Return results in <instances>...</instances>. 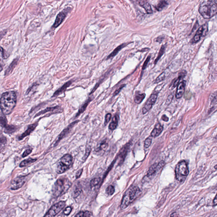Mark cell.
<instances>
[{
  "instance_id": "1",
  "label": "cell",
  "mask_w": 217,
  "mask_h": 217,
  "mask_svg": "<svg viewBox=\"0 0 217 217\" xmlns=\"http://www.w3.org/2000/svg\"><path fill=\"white\" fill-rule=\"evenodd\" d=\"M17 102V96L14 91H8L3 93L0 99V107L3 114L11 113Z\"/></svg>"
},
{
  "instance_id": "2",
  "label": "cell",
  "mask_w": 217,
  "mask_h": 217,
  "mask_svg": "<svg viewBox=\"0 0 217 217\" xmlns=\"http://www.w3.org/2000/svg\"><path fill=\"white\" fill-rule=\"evenodd\" d=\"M216 1H205L200 3L199 11L204 18L209 19L215 16L217 12Z\"/></svg>"
},
{
  "instance_id": "3",
  "label": "cell",
  "mask_w": 217,
  "mask_h": 217,
  "mask_svg": "<svg viewBox=\"0 0 217 217\" xmlns=\"http://www.w3.org/2000/svg\"><path fill=\"white\" fill-rule=\"evenodd\" d=\"M71 185V182L66 177H62L59 178L53 187L52 194L54 197L58 198L64 194Z\"/></svg>"
},
{
  "instance_id": "4",
  "label": "cell",
  "mask_w": 217,
  "mask_h": 217,
  "mask_svg": "<svg viewBox=\"0 0 217 217\" xmlns=\"http://www.w3.org/2000/svg\"><path fill=\"white\" fill-rule=\"evenodd\" d=\"M141 192L138 186H132L125 191L120 206L121 209L124 210L127 208L140 195Z\"/></svg>"
},
{
  "instance_id": "5",
  "label": "cell",
  "mask_w": 217,
  "mask_h": 217,
  "mask_svg": "<svg viewBox=\"0 0 217 217\" xmlns=\"http://www.w3.org/2000/svg\"><path fill=\"white\" fill-rule=\"evenodd\" d=\"M175 174L177 180L183 182L186 179L189 174L187 163L185 161L179 162L176 167Z\"/></svg>"
},
{
  "instance_id": "6",
  "label": "cell",
  "mask_w": 217,
  "mask_h": 217,
  "mask_svg": "<svg viewBox=\"0 0 217 217\" xmlns=\"http://www.w3.org/2000/svg\"><path fill=\"white\" fill-rule=\"evenodd\" d=\"M65 206V201L59 202L51 206L43 217H54L64 208Z\"/></svg>"
},
{
  "instance_id": "7",
  "label": "cell",
  "mask_w": 217,
  "mask_h": 217,
  "mask_svg": "<svg viewBox=\"0 0 217 217\" xmlns=\"http://www.w3.org/2000/svg\"><path fill=\"white\" fill-rule=\"evenodd\" d=\"M26 181V177L25 176L18 177L14 179L10 185V189L12 190H17L23 186Z\"/></svg>"
},
{
  "instance_id": "8",
  "label": "cell",
  "mask_w": 217,
  "mask_h": 217,
  "mask_svg": "<svg viewBox=\"0 0 217 217\" xmlns=\"http://www.w3.org/2000/svg\"><path fill=\"white\" fill-rule=\"evenodd\" d=\"M158 97V94L156 93H156L152 94L150 96L149 98L148 99L147 101L145 103L144 107L143 108L142 112L144 114L149 112V111L152 108L153 104H155V103L156 101V100H157Z\"/></svg>"
},
{
  "instance_id": "9",
  "label": "cell",
  "mask_w": 217,
  "mask_h": 217,
  "mask_svg": "<svg viewBox=\"0 0 217 217\" xmlns=\"http://www.w3.org/2000/svg\"><path fill=\"white\" fill-rule=\"evenodd\" d=\"M207 28L208 27H207V23L199 27L193 37V41H192L193 43H197L200 40L202 36H204L205 34H206V33L207 32Z\"/></svg>"
},
{
  "instance_id": "10",
  "label": "cell",
  "mask_w": 217,
  "mask_h": 217,
  "mask_svg": "<svg viewBox=\"0 0 217 217\" xmlns=\"http://www.w3.org/2000/svg\"><path fill=\"white\" fill-rule=\"evenodd\" d=\"M165 165V163L163 161H162L158 164H154V165H152L148 172L147 177H150L154 175L157 173V171H159L160 169L163 168Z\"/></svg>"
},
{
  "instance_id": "11",
  "label": "cell",
  "mask_w": 217,
  "mask_h": 217,
  "mask_svg": "<svg viewBox=\"0 0 217 217\" xmlns=\"http://www.w3.org/2000/svg\"><path fill=\"white\" fill-rule=\"evenodd\" d=\"M78 121H79L78 120L75 121L71 123V124H70V125H69L68 126L67 128L64 129V130L61 132V133L58 136L57 139H56V141H55L54 146H56V145H57V144H59V143L60 141V140L63 139V138L68 133V132L70 131V130L73 127L74 125L77 124V123H78Z\"/></svg>"
},
{
  "instance_id": "12",
  "label": "cell",
  "mask_w": 217,
  "mask_h": 217,
  "mask_svg": "<svg viewBox=\"0 0 217 217\" xmlns=\"http://www.w3.org/2000/svg\"><path fill=\"white\" fill-rule=\"evenodd\" d=\"M186 82L184 80L179 83L177 86V92H176V97L177 99H179L182 97L185 92V86Z\"/></svg>"
},
{
  "instance_id": "13",
  "label": "cell",
  "mask_w": 217,
  "mask_h": 217,
  "mask_svg": "<svg viewBox=\"0 0 217 217\" xmlns=\"http://www.w3.org/2000/svg\"><path fill=\"white\" fill-rule=\"evenodd\" d=\"M130 144H127L121 149L119 153H118V157H117V158H119L120 159L119 163H123V162L124 161L125 157L127 154L128 151L130 149Z\"/></svg>"
},
{
  "instance_id": "14",
  "label": "cell",
  "mask_w": 217,
  "mask_h": 217,
  "mask_svg": "<svg viewBox=\"0 0 217 217\" xmlns=\"http://www.w3.org/2000/svg\"><path fill=\"white\" fill-rule=\"evenodd\" d=\"M67 14L64 12V11H62L59 12L58 14L56 17L53 26V27L56 28L58 27L61 24L62 22L64 21L65 17H66Z\"/></svg>"
},
{
  "instance_id": "15",
  "label": "cell",
  "mask_w": 217,
  "mask_h": 217,
  "mask_svg": "<svg viewBox=\"0 0 217 217\" xmlns=\"http://www.w3.org/2000/svg\"><path fill=\"white\" fill-rule=\"evenodd\" d=\"M60 162L70 168L73 163V157L70 154L64 155L60 159Z\"/></svg>"
},
{
  "instance_id": "16",
  "label": "cell",
  "mask_w": 217,
  "mask_h": 217,
  "mask_svg": "<svg viewBox=\"0 0 217 217\" xmlns=\"http://www.w3.org/2000/svg\"><path fill=\"white\" fill-rule=\"evenodd\" d=\"M163 130V127L160 124H156L153 131L151 133V136L153 138L158 137L162 133Z\"/></svg>"
},
{
  "instance_id": "17",
  "label": "cell",
  "mask_w": 217,
  "mask_h": 217,
  "mask_svg": "<svg viewBox=\"0 0 217 217\" xmlns=\"http://www.w3.org/2000/svg\"><path fill=\"white\" fill-rule=\"evenodd\" d=\"M138 3L139 6L144 8L148 14H152L153 12L151 5L147 2L144 1H138Z\"/></svg>"
},
{
  "instance_id": "18",
  "label": "cell",
  "mask_w": 217,
  "mask_h": 217,
  "mask_svg": "<svg viewBox=\"0 0 217 217\" xmlns=\"http://www.w3.org/2000/svg\"><path fill=\"white\" fill-rule=\"evenodd\" d=\"M71 84H72V82H71V81H69L67 82V83H65V84H64L62 87L60 88L57 90V91L54 92L53 96V97H57V96H59V95L63 93V92H64V91L66 90L67 88L69 87L71 85Z\"/></svg>"
},
{
  "instance_id": "19",
  "label": "cell",
  "mask_w": 217,
  "mask_h": 217,
  "mask_svg": "<svg viewBox=\"0 0 217 217\" xmlns=\"http://www.w3.org/2000/svg\"><path fill=\"white\" fill-rule=\"evenodd\" d=\"M37 123H36V124H32V125H29V127H28L27 130H26V131L24 133H23L20 136L19 138V140H21V139H22L23 138H25L27 136L31 134V132H32L33 131L35 130V129L37 127Z\"/></svg>"
},
{
  "instance_id": "20",
  "label": "cell",
  "mask_w": 217,
  "mask_h": 217,
  "mask_svg": "<svg viewBox=\"0 0 217 217\" xmlns=\"http://www.w3.org/2000/svg\"><path fill=\"white\" fill-rule=\"evenodd\" d=\"M118 120H119V116L118 115H115L114 117L112 118V122L109 125V129L110 130L113 131L116 128L118 125Z\"/></svg>"
},
{
  "instance_id": "21",
  "label": "cell",
  "mask_w": 217,
  "mask_h": 217,
  "mask_svg": "<svg viewBox=\"0 0 217 217\" xmlns=\"http://www.w3.org/2000/svg\"><path fill=\"white\" fill-rule=\"evenodd\" d=\"M145 97V94L144 93H140L139 92H136L134 97L135 103L137 104H140L144 100Z\"/></svg>"
},
{
  "instance_id": "22",
  "label": "cell",
  "mask_w": 217,
  "mask_h": 217,
  "mask_svg": "<svg viewBox=\"0 0 217 217\" xmlns=\"http://www.w3.org/2000/svg\"><path fill=\"white\" fill-rule=\"evenodd\" d=\"M69 168H70L66 166V165H63L61 163L59 162L58 165H57V168H56V172L59 174H62V173H64Z\"/></svg>"
},
{
  "instance_id": "23",
  "label": "cell",
  "mask_w": 217,
  "mask_h": 217,
  "mask_svg": "<svg viewBox=\"0 0 217 217\" xmlns=\"http://www.w3.org/2000/svg\"><path fill=\"white\" fill-rule=\"evenodd\" d=\"M91 101V99L90 98H89L84 103V104L79 109V110H78V112H77V115H76V117H78L79 115H80L85 111L89 103H90Z\"/></svg>"
},
{
  "instance_id": "24",
  "label": "cell",
  "mask_w": 217,
  "mask_h": 217,
  "mask_svg": "<svg viewBox=\"0 0 217 217\" xmlns=\"http://www.w3.org/2000/svg\"><path fill=\"white\" fill-rule=\"evenodd\" d=\"M125 44H122L119 45L118 47L116 48V49L113 50V52L111 53L109 55L108 57H107V59L112 58L113 57H114L115 56H116V55L119 52L120 50H121L125 46V45H126Z\"/></svg>"
},
{
  "instance_id": "25",
  "label": "cell",
  "mask_w": 217,
  "mask_h": 217,
  "mask_svg": "<svg viewBox=\"0 0 217 217\" xmlns=\"http://www.w3.org/2000/svg\"><path fill=\"white\" fill-rule=\"evenodd\" d=\"M36 160H37V159H32V158H29V159H25L21 163L19 166L20 167H26L32 163L35 162Z\"/></svg>"
},
{
  "instance_id": "26",
  "label": "cell",
  "mask_w": 217,
  "mask_h": 217,
  "mask_svg": "<svg viewBox=\"0 0 217 217\" xmlns=\"http://www.w3.org/2000/svg\"><path fill=\"white\" fill-rule=\"evenodd\" d=\"M92 216V213L90 211H81L75 217H91Z\"/></svg>"
},
{
  "instance_id": "27",
  "label": "cell",
  "mask_w": 217,
  "mask_h": 217,
  "mask_svg": "<svg viewBox=\"0 0 217 217\" xmlns=\"http://www.w3.org/2000/svg\"><path fill=\"white\" fill-rule=\"evenodd\" d=\"M168 3L167 2L165 1H161L159 2L158 4L155 7L156 9L158 11H160L162 10L167 5Z\"/></svg>"
},
{
  "instance_id": "28",
  "label": "cell",
  "mask_w": 217,
  "mask_h": 217,
  "mask_svg": "<svg viewBox=\"0 0 217 217\" xmlns=\"http://www.w3.org/2000/svg\"><path fill=\"white\" fill-rule=\"evenodd\" d=\"M186 73L185 71H182V72L180 73L177 79L176 80L175 82H174V84H173V87H175L177 86L178 84L180 83L181 80L184 78V77L186 76Z\"/></svg>"
},
{
  "instance_id": "29",
  "label": "cell",
  "mask_w": 217,
  "mask_h": 217,
  "mask_svg": "<svg viewBox=\"0 0 217 217\" xmlns=\"http://www.w3.org/2000/svg\"><path fill=\"white\" fill-rule=\"evenodd\" d=\"M108 146V144L106 142V141L104 140L101 143L99 146L96 149V151L98 152V151L105 150L107 148Z\"/></svg>"
},
{
  "instance_id": "30",
  "label": "cell",
  "mask_w": 217,
  "mask_h": 217,
  "mask_svg": "<svg viewBox=\"0 0 217 217\" xmlns=\"http://www.w3.org/2000/svg\"><path fill=\"white\" fill-rule=\"evenodd\" d=\"M101 180L100 178H94L90 181V186L91 187H93L97 186L100 183Z\"/></svg>"
},
{
  "instance_id": "31",
  "label": "cell",
  "mask_w": 217,
  "mask_h": 217,
  "mask_svg": "<svg viewBox=\"0 0 217 217\" xmlns=\"http://www.w3.org/2000/svg\"><path fill=\"white\" fill-rule=\"evenodd\" d=\"M165 45H162V46L161 47V48L160 50H159V54H158V57H157V59H156L155 60V64L156 63H157V62H158V61H159V60L160 59L161 57L162 56H163V54L164 52H165Z\"/></svg>"
},
{
  "instance_id": "32",
  "label": "cell",
  "mask_w": 217,
  "mask_h": 217,
  "mask_svg": "<svg viewBox=\"0 0 217 217\" xmlns=\"http://www.w3.org/2000/svg\"><path fill=\"white\" fill-rule=\"evenodd\" d=\"M58 106H54V107L47 108L45 109V110H43V111H41L39 113H38V114H37L36 116H40V115L46 113V112H47L54 111V110H57V109H58Z\"/></svg>"
},
{
  "instance_id": "33",
  "label": "cell",
  "mask_w": 217,
  "mask_h": 217,
  "mask_svg": "<svg viewBox=\"0 0 217 217\" xmlns=\"http://www.w3.org/2000/svg\"><path fill=\"white\" fill-rule=\"evenodd\" d=\"M17 59L14 60L13 62L12 63H11V64H10V66H9V68H8L7 70H6V74H8L10 73V72H11L12 70H13V68H15V66H16V64H17Z\"/></svg>"
},
{
  "instance_id": "34",
  "label": "cell",
  "mask_w": 217,
  "mask_h": 217,
  "mask_svg": "<svg viewBox=\"0 0 217 217\" xmlns=\"http://www.w3.org/2000/svg\"><path fill=\"white\" fill-rule=\"evenodd\" d=\"M114 187L112 185H109L106 190V192L109 196H112L115 193Z\"/></svg>"
},
{
  "instance_id": "35",
  "label": "cell",
  "mask_w": 217,
  "mask_h": 217,
  "mask_svg": "<svg viewBox=\"0 0 217 217\" xmlns=\"http://www.w3.org/2000/svg\"><path fill=\"white\" fill-rule=\"evenodd\" d=\"M8 125L6 118L4 117L0 116V126L5 129Z\"/></svg>"
},
{
  "instance_id": "36",
  "label": "cell",
  "mask_w": 217,
  "mask_h": 217,
  "mask_svg": "<svg viewBox=\"0 0 217 217\" xmlns=\"http://www.w3.org/2000/svg\"><path fill=\"white\" fill-rule=\"evenodd\" d=\"M165 72H163L160 75L156 78L155 80V83H160V82L163 81L164 79H165Z\"/></svg>"
},
{
  "instance_id": "37",
  "label": "cell",
  "mask_w": 217,
  "mask_h": 217,
  "mask_svg": "<svg viewBox=\"0 0 217 217\" xmlns=\"http://www.w3.org/2000/svg\"><path fill=\"white\" fill-rule=\"evenodd\" d=\"M151 143H152V138L149 137L144 142V147L145 148H148L151 145Z\"/></svg>"
},
{
  "instance_id": "38",
  "label": "cell",
  "mask_w": 217,
  "mask_h": 217,
  "mask_svg": "<svg viewBox=\"0 0 217 217\" xmlns=\"http://www.w3.org/2000/svg\"><path fill=\"white\" fill-rule=\"evenodd\" d=\"M90 152H91V148L89 146V147L87 148L86 150L85 155H84V157L83 158V159L84 162L86 160L88 157L89 155L90 154Z\"/></svg>"
},
{
  "instance_id": "39",
  "label": "cell",
  "mask_w": 217,
  "mask_h": 217,
  "mask_svg": "<svg viewBox=\"0 0 217 217\" xmlns=\"http://www.w3.org/2000/svg\"><path fill=\"white\" fill-rule=\"evenodd\" d=\"M111 117H112L111 114L108 113L106 115L105 117V120H104V125H106L110 122Z\"/></svg>"
},
{
  "instance_id": "40",
  "label": "cell",
  "mask_w": 217,
  "mask_h": 217,
  "mask_svg": "<svg viewBox=\"0 0 217 217\" xmlns=\"http://www.w3.org/2000/svg\"><path fill=\"white\" fill-rule=\"evenodd\" d=\"M72 207H70V206H68L65 208L64 211V214L66 215H69L70 214V213H71V211H72Z\"/></svg>"
},
{
  "instance_id": "41",
  "label": "cell",
  "mask_w": 217,
  "mask_h": 217,
  "mask_svg": "<svg viewBox=\"0 0 217 217\" xmlns=\"http://www.w3.org/2000/svg\"><path fill=\"white\" fill-rule=\"evenodd\" d=\"M150 58H151V56H149L145 60V63H144V65L143 66V69L144 70L146 68V66H147L148 64Z\"/></svg>"
},
{
  "instance_id": "42",
  "label": "cell",
  "mask_w": 217,
  "mask_h": 217,
  "mask_svg": "<svg viewBox=\"0 0 217 217\" xmlns=\"http://www.w3.org/2000/svg\"><path fill=\"white\" fill-rule=\"evenodd\" d=\"M31 151H32V150L31 149H29L26 150L24 153H23L22 157H23V158L26 157V156L29 155L31 153Z\"/></svg>"
},
{
  "instance_id": "43",
  "label": "cell",
  "mask_w": 217,
  "mask_h": 217,
  "mask_svg": "<svg viewBox=\"0 0 217 217\" xmlns=\"http://www.w3.org/2000/svg\"><path fill=\"white\" fill-rule=\"evenodd\" d=\"M83 169H81L78 170V171H77L76 175V177L77 179H78V178L81 177L83 172Z\"/></svg>"
},
{
  "instance_id": "44",
  "label": "cell",
  "mask_w": 217,
  "mask_h": 217,
  "mask_svg": "<svg viewBox=\"0 0 217 217\" xmlns=\"http://www.w3.org/2000/svg\"><path fill=\"white\" fill-rule=\"evenodd\" d=\"M124 86H125V85L121 86L119 88V89H118V90H116V91H115L114 94V96H116V95H118V94L119 93V92H120V90H122V89Z\"/></svg>"
},
{
  "instance_id": "45",
  "label": "cell",
  "mask_w": 217,
  "mask_h": 217,
  "mask_svg": "<svg viewBox=\"0 0 217 217\" xmlns=\"http://www.w3.org/2000/svg\"><path fill=\"white\" fill-rule=\"evenodd\" d=\"M162 119L164 121H168L169 120V118H167L165 115H163V116H162Z\"/></svg>"
},
{
  "instance_id": "46",
  "label": "cell",
  "mask_w": 217,
  "mask_h": 217,
  "mask_svg": "<svg viewBox=\"0 0 217 217\" xmlns=\"http://www.w3.org/2000/svg\"><path fill=\"white\" fill-rule=\"evenodd\" d=\"M163 40V37H158V38H157V39H156V42H158V43H161L162 41Z\"/></svg>"
},
{
  "instance_id": "47",
  "label": "cell",
  "mask_w": 217,
  "mask_h": 217,
  "mask_svg": "<svg viewBox=\"0 0 217 217\" xmlns=\"http://www.w3.org/2000/svg\"><path fill=\"white\" fill-rule=\"evenodd\" d=\"M217 200V196H216L214 200H213V206H216Z\"/></svg>"
},
{
  "instance_id": "48",
  "label": "cell",
  "mask_w": 217,
  "mask_h": 217,
  "mask_svg": "<svg viewBox=\"0 0 217 217\" xmlns=\"http://www.w3.org/2000/svg\"><path fill=\"white\" fill-rule=\"evenodd\" d=\"M5 34V33H4V31L0 33V40L4 36Z\"/></svg>"
},
{
  "instance_id": "49",
  "label": "cell",
  "mask_w": 217,
  "mask_h": 217,
  "mask_svg": "<svg viewBox=\"0 0 217 217\" xmlns=\"http://www.w3.org/2000/svg\"><path fill=\"white\" fill-rule=\"evenodd\" d=\"M2 66H1V65H0V72H1V71H2Z\"/></svg>"
}]
</instances>
